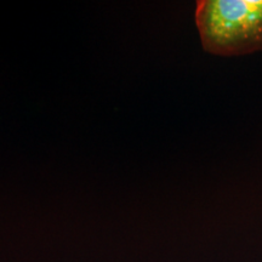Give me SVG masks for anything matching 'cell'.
<instances>
[{
  "label": "cell",
  "instance_id": "6da1fadb",
  "mask_svg": "<svg viewBox=\"0 0 262 262\" xmlns=\"http://www.w3.org/2000/svg\"><path fill=\"white\" fill-rule=\"evenodd\" d=\"M195 24L203 49L212 55L262 51V0H201Z\"/></svg>",
  "mask_w": 262,
  "mask_h": 262
}]
</instances>
